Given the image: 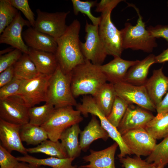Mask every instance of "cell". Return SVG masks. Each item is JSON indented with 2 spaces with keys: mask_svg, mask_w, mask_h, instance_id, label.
I'll list each match as a JSON object with an SVG mask.
<instances>
[{
  "mask_svg": "<svg viewBox=\"0 0 168 168\" xmlns=\"http://www.w3.org/2000/svg\"><path fill=\"white\" fill-rule=\"evenodd\" d=\"M80 22L75 19L68 26L63 34L56 39L58 46L55 54L61 70L65 74L69 73L85 60L80 46Z\"/></svg>",
  "mask_w": 168,
  "mask_h": 168,
  "instance_id": "1",
  "label": "cell"
},
{
  "mask_svg": "<svg viewBox=\"0 0 168 168\" xmlns=\"http://www.w3.org/2000/svg\"><path fill=\"white\" fill-rule=\"evenodd\" d=\"M122 0H101L97 4L95 11L101 12L98 32L108 55L121 57L124 50L120 30L111 19L112 11Z\"/></svg>",
  "mask_w": 168,
  "mask_h": 168,
  "instance_id": "2",
  "label": "cell"
},
{
  "mask_svg": "<svg viewBox=\"0 0 168 168\" xmlns=\"http://www.w3.org/2000/svg\"><path fill=\"white\" fill-rule=\"evenodd\" d=\"M99 66L85 59L83 63L76 66L70 72L71 89L75 98L81 95L93 96L106 82Z\"/></svg>",
  "mask_w": 168,
  "mask_h": 168,
  "instance_id": "3",
  "label": "cell"
},
{
  "mask_svg": "<svg viewBox=\"0 0 168 168\" xmlns=\"http://www.w3.org/2000/svg\"><path fill=\"white\" fill-rule=\"evenodd\" d=\"M129 5L135 10L138 18L135 26L127 22L125 24L124 28L120 30L123 48L151 53L157 46L156 39L152 37L146 28L138 8L133 5Z\"/></svg>",
  "mask_w": 168,
  "mask_h": 168,
  "instance_id": "4",
  "label": "cell"
},
{
  "mask_svg": "<svg viewBox=\"0 0 168 168\" xmlns=\"http://www.w3.org/2000/svg\"><path fill=\"white\" fill-rule=\"evenodd\" d=\"M70 73L65 74L59 64L49 81L46 103L57 108L67 106H76L77 103L71 87Z\"/></svg>",
  "mask_w": 168,
  "mask_h": 168,
  "instance_id": "5",
  "label": "cell"
},
{
  "mask_svg": "<svg viewBox=\"0 0 168 168\" xmlns=\"http://www.w3.org/2000/svg\"><path fill=\"white\" fill-rule=\"evenodd\" d=\"M81 114L79 111L74 110L72 106L55 108L48 121L40 126L46 132L49 140L57 141L65 130L82 121Z\"/></svg>",
  "mask_w": 168,
  "mask_h": 168,
  "instance_id": "6",
  "label": "cell"
},
{
  "mask_svg": "<svg viewBox=\"0 0 168 168\" xmlns=\"http://www.w3.org/2000/svg\"><path fill=\"white\" fill-rule=\"evenodd\" d=\"M76 107V110L79 111L81 114L85 117H87L88 114H90L99 118L101 126L107 133L109 137L118 145L120 151L118 155L119 158L133 154L124 142L117 128L108 121L93 96L91 95L84 96L82 99V103L78 104Z\"/></svg>",
  "mask_w": 168,
  "mask_h": 168,
  "instance_id": "7",
  "label": "cell"
},
{
  "mask_svg": "<svg viewBox=\"0 0 168 168\" xmlns=\"http://www.w3.org/2000/svg\"><path fill=\"white\" fill-rule=\"evenodd\" d=\"M51 75L40 74L31 79L23 80L17 95L29 108L47 101V93Z\"/></svg>",
  "mask_w": 168,
  "mask_h": 168,
  "instance_id": "8",
  "label": "cell"
},
{
  "mask_svg": "<svg viewBox=\"0 0 168 168\" xmlns=\"http://www.w3.org/2000/svg\"><path fill=\"white\" fill-rule=\"evenodd\" d=\"M85 31V41L80 42L82 53L86 60L94 64L101 65L108 55L99 34L98 26L86 21Z\"/></svg>",
  "mask_w": 168,
  "mask_h": 168,
  "instance_id": "9",
  "label": "cell"
},
{
  "mask_svg": "<svg viewBox=\"0 0 168 168\" xmlns=\"http://www.w3.org/2000/svg\"><path fill=\"white\" fill-rule=\"evenodd\" d=\"M37 17L34 28L56 39L65 32L68 27L66 20L70 12L49 13L36 10Z\"/></svg>",
  "mask_w": 168,
  "mask_h": 168,
  "instance_id": "10",
  "label": "cell"
},
{
  "mask_svg": "<svg viewBox=\"0 0 168 168\" xmlns=\"http://www.w3.org/2000/svg\"><path fill=\"white\" fill-rule=\"evenodd\" d=\"M29 108L18 95L0 100V119L22 125L29 123Z\"/></svg>",
  "mask_w": 168,
  "mask_h": 168,
  "instance_id": "11",
  "label": "cell"
},
{
  "mask_svg": "<svg viewBox=\"0 0 168 168\" xmlns=\"http://www.w3.org/2000/svg\"><path fill=\"white\" fill-rule=\"evenodd\" d=\"M117 96L129 105L135 104L150 111L156 107L152 102L144 85L136 86L123 81L114 84Z\"/></svg>",
  "mask_w": 168,
  "mask_h": 168,
  "instance_id": "12",
  "label": "cell"
},
{
  "mask_svg": "<svg viewBox=\"0 0 168 168\" xmlns=\"http://www.w3.org/2000/svg\"><path fill=\"white\" fill-rule=\"evenodd\" d=\"M125 144L133 154L140 157L148 156L156 145V140L145 128L130 131L122 135Z\"/></svg>",
  "mask_w": 168,
  "mask_h": 168,
  "instance_id": "13",
  "label": "cell"
},
{
  "mask_svg": "<svg viewBox=\"0 0 168 168\" xmlns=\"http://www.w3.org/2000/svg\"><path fill=\"white\" fill-rule=\"evenodd\" d=\"M25 26L30 27L27 20L23 19L19 12L11 23L4 30L0 36V43L11 45L28 54L29 47L25 43L22 37V30Z\"/></svg>",
  "mask_w": 168,
  "mask_h": 168,
  "instance_id": "14",
  "label": "cell"
},
{
  "mask_svg": "<svg viewBox=\"0 0 168 168\" xmlns=\"http://www.w3.org/2000/svg\"><path fill=\"white\" fill-rule=\"evenodd\" d=\"M149 111L139 106L129 105L117 128L122 135L127 132L145 128L154 117Z\"/></svg>",
  "mask_w": 168,
  "mask_h": 168,
  "instance_id": "15",
  "label": "cell"
},
{
  "mask_svg": "<svg viewBox=\"0 0 168 168\" xmlns=\"http://www.w3.org/2000/svg\"><path fill=\"white\" fill-rule=\"evenodd\" d=\"M21 126L0 119V139L2 145L10 152L15 151L25 155L27 152L21 138Z\"/></svg>",
  "mask_w": 168,
  "mask_h": 168,
  "instance_id": "16",
  "label": "cell"
},
{
  "mask_svg": "<svg viewBox=\"0 0 168 168\" xmlns=\"http://www.w3.org/2000/svg\"><path fill=\"white\" fill-rule=\"evenodd\" d=\"M22 37L29 48L54 54L57 50L58 45L55 39L32 27L22 33Z\"/></svg>",
  "mask_w": 168,
  "mask_h": 168,
  "instance_id": "17",
  "label": "cell"
},
{
  "mask_svg": "<svg viewBox=\"0 0 168 168\" xmlns=\"http://www.w3.org/2000/svg\"><path fill=\"white\" fill-rule=\"evenodd\" d=\"M118 147L115 142L110 146L99 151L90 150V154L82 157L87 165H83L80 168H116L114 163V156Z\"/></svg>",
  "mask_w": 168,
  "mask_h": 168,
  "instance_id": "18",
  "label": "cell"
},
{
  "mask_svg": "<svg viewBox=\"0 0 168 168\" xmlns=\"http://www.w3.org/2000/svg\"><path fill=\"white\" fill-rule=\"evenodd\" d=\"M139 61L127 60L121 57H116L109 63L99 67L107 81L114 84L124 81L129 69Z\"/></svg>",
  "mask_w": 168,
  "mask_h": 168,
  "instance_id": "19",
  "label": "cell"
},
{
  "mask_svg": "<svg viewBox=\"0 0 168 168\" xmlns=\"http://www.w3.org/2000/svg\"><path fill=\"white\" fill-rule=\"evenodd\" d=\"M163 67L154 70L145 86L148 95L155 107L162 100L168 91V77L162 71Z\"/></svg>",
  "mask_w": 168,
  "mask_h": 168,
  "instance_id": "20",
  "label": "cell"
},
{
  "mask_svg": "<svg viewBox=\"0 0 168 168\" xmlns=\"http://www.w3.org/2000/svg\"><path fill=\"white\" fill-rule=\"evenodd\" d=\"M155 56L150 54L132 66L128 71L124 81L136 86L144 85L147 79L150 67L155 63Z\"/></svg>",
  "mask_w": 168,
  "mask_h": 168,
  "instance_id": "21",
  "label": "cell"
},
{
  "mask_svg": "<svg viewBox=\"0 0 168 168\" xmlns=\"http://www.w3.org/2000/svg\"><path fill=\"white\" fill-rule=\"evenodd\" d=\"M28 54L40 74L51 75L58 65L55 55L53 53L29 48Z\"/></svg>",
  "mask_w": 168,
  "mask_h": 168,
  "instance_id": "22",
  "label": "cell"
},
{
  "mask_svg": "<svg viewBox=\"0 0 168 168\" xmlns=\"http://www.w3.org/2000/svg\"><path fill=\"white\" fill-rule=\"evenodd\" d=\"M96 117L92 115L90 121L80 133V145L83 151H86L95 140L102 139L106 141L109 137L107 133L101 126Z\"/></svg>",
  "mask_w": 168,
  "mask_h": 168,
  "instance_id": "23",
  "label": "cell"
},
{
  "mask_svg": "<svg viewBox=\"0 0 168 168\" xmlns=\"http://www.w3.org/2000/svg\"><path fill=\"white\" fill-rule=\"evenodd\" d=\"M81 131L79 124H75L65 130L60 136V142L68 157L75 158L81 152L82 150L78 140V136Z\"/></svg>",
  "mask_w": 168,
  "mask_h": 168,
  "instance_id": "24",
  "label": "cell"
},
{
  "mask_svg": "<svg viewBox=\"0 0 168 168\" xmlns=\"http://www.w3.org/2000/svg\"><path fill=\"white\" fill-rule=\"evenodd\" d=\"M19 161L27 162L35 166H48L52 168H77L76 166L72 164L74 158H60L56 157L39 159L27 154L17 157Z\"/></svg>",
  "mask_w": 168,
  "mask_h": 168,
  "instance_id": "25",
  "label": "cell"
},
{
  "mask_svg": "<svg viewBox=\"0 0 168 168\" xmlns=\"http://www.w3.org/2000/svg\"><path fill=\"white\" fill-rule=\"evenodd\" d=\"M116 96L114 84L106 82L99 89L93 97L106 117L111 111Z\"/></svg>",
  "mask_w": 168,
  "mask_h": 168,
  "instance_id": "26",
  "label": "cell"
},
{
  "mask_svg": "<svg viewBox=\"0 0 168 168\" xmlns=\"http://www.w3.org/2000/svg\"><path fill=\"white\" fill-rule=\"evenodd\" d=\"M20 135L22 142L28 145H38L48 138L47 134L41 126L28 123L21 125Z\"/></svg>",
  "mask_w": 168,
  "mask_h": 168,
  "instance_id": "27",
  "label": "cell"
},
{
  "mask_svg": "<svg viewBox=\"0 0 168 168\" xmlns=\"http://www.w3.org/2000/svg\"><path fill=\"white\" fill-rule=\"evenodd\" d=\"M147 131L156 140L168 137V112L157 113L147 124Z\"/></svg>",
  "mask_w": 168,
  "mask_h": 168,
  "instance_id": "28",
  "label": "cell"
},
{
  "mask_svg": "<svg viewBox=\"0 0 168 168\" xmlns=\"http://www.w3.org/2000/svg\"><path fill=\"white\" fill-rule=\"evenodd\" d=\"M26 151L29 153H43L51 157L60 158L68 157L65 149L59 141L47 139L36 147L26 148Z\"/></svg>",
  "mask_w": 168,
  "mask_h": 168,
  "instance_id": "29",
  "label": "cell"
},
{
  "mask_svg": "<svg viewBox=\"0 0 168 168\" xmlns=\"http://www.w3.org/2000/svg\"><path fill=\"white\" fill-rule=\"evenodd\" d=\"M13 66L15 77L22 80L31 79L40 74L26 54L23 53Z\"/></svg>",
  "mask_w": 168,
  "mask_h": 168,
  "instance_id": "30",
  "label": "cell"
},
{
  "mask_svg": "<svg viewBox=\"0 0 168 168\" xmlns=\"http://www.w3.org/2000/svg\"><path fill=\"white\" fill-rule=\"evenodd\" d=\"M55 108L53 105L47 103L40 106L29 108V123L37 126H42L48 121Z\"/></svg>",
  "mask_w": 168,
  "mask_h": 168,
  "instance_id": "31",
  "label": "cell"
},
{
  "mask_svg": "<svg viewBox=\"0 0 168 168\" xmlns=\"http://www.w3.org/2000/svg\"><path fill=\"white\" fill-rule=\"evenodd\" d=\"M145 160L156 166L164 167L168 164V137L156 144L151 153Z\"/></svg>",
  "mask_w": 168,
  "mask_h": 168,
  "instance_id": "32",
  "label": "cell"
},
{
  "mask_svg": "<svg viewBox=\"0 0 168 168\" xmlns=\"http://www.w3.org/2000/svg\"><path fill=\"white\" fill-rule=\"evenodd\" d=\"M18 12L9 0H0V35L11 23Z\"/></svg>",
  "mask_w": 168,
  "mask_h": 168,
  "instance_id": "33",
  "label": "cell"
},
{
  "mask_svg": "<svg viewBox=\"0 0 168 168\" xmlns=\"http://www.w3.org/2000/svg\"><path fill=\"white\" fill-rule=\"evenodd\" d=\"M129 105L120 97L116 96L111 111L106 117L108 121L117 128Z\"/></svg>",
  "mask_w": 168,
  "mask_h": 168,
  "instance_id": "34",
  "label": "cell"
},
{
  "mask_svg": "<svg viewBox=\"0 0 168 168\" xmlns=\"http://www.w3.org/2000/svg\"><path fill=\"white\" fill-rule=\"evenodd\" d=\"M73 13L75 15L81 12L86 15L91 21L92 24L98 26L100 20V17H96L91 13V9L96 6L97 1H81L80 0H72Z\"/></svg>",
  "mask_w": 168,
  "mask_h": 168,
  "instance_id": "35",
  "label": "cell"
},
{
  "mask_svg": "<svg viewBox=\"0 0 168 168\" xmlns=\"http://www.w3.org/2000/svg\"><path fill=\"white\" fill-rule=\"evenodd\" d=\"M23 53L15 49L10 52L0 56V73L7 68L13 66L20 59Z\"/></svg>",
  "mask_w": 168,
  "mask_h": 168,
  "instance_id": "36",
  "label": "cell"
},
{
  "mask_svg": "<svg viewBox=\"0 0 168 168\" xmlns=\"http://www.w3.org/2000/svg\"><path fill=\"white\" fill-rule=\"evenodd\" d=\"M22 80L14 76L10 82L0 87V100L17 95Z\"/></svg>",
  "mask_w": 168,
  "mask_h": 168,
  "instance_id": "37",
  "label": "cell"
},
{
  "mask_svg": "<svg viewBox=\"0 0 168 168\" xmlns=\"http://www.w3.org/2000/svg\"><path fill=\"white\" fill-rule=\"evenodd\" d=\"M12 5L22 12L31 26L34 28L35 20V15L30 8L27 0H9Z\"/></svg>",
  "mask_w": 168,
  "mask_h": 168,
  "instance_id": "38",
  "label": "cell"
},
{
  "mask_svg": "<svg viewBox=\"0 0 168 168\" xmlns=\"http://www.w3.org/2000/svg\"><path fill=\"white\" fill-rule=\"evenodd\" d=\"M119 162L124 168H151L154 164L150 163L140 157L132 158L127 156L119 158Z\"/></svg>",
  "mask_w": 168,
  "mask_h": 168,
  "instance_id": "39",
  "label": "cell"
},
{
  "mask_svg": "<svg viewBox=\"0 0 168 168\" xmlns=\"http://www.w3.org/2000/svg\"><path fill=\"white\" fill-rule=\"evenodd\" d=\"M7 150L0 144L1 168H15L19 164L17 157L13 156Z\"/></svg>",
  "mask_w": 168,
  "mask_h": 168,
  "instance_id": "40",
  "label": "cell"
},
{
  "mask_svg": "<svg viewBox=\"0 0 168 168\" xmlns=\"http://www.w3.org/2000/svg\"><path fill=\"white\" fill-rule=\"evenodd\" d=\"M147 29L154 38H161L165 39L168 45V25H158L155 26H150Z\"/></svg>",
  "mask_w": 168,
  "mask_h": 168,
  "instance_id": "41",
  "label": "cell"
},
{
  "mask_svg": "<svg viewBox=\"0 0 168 168\" xmlns=\"http://www.w3.org/2000/svg\"><path fill=\"white\" fill-rule=\"evenodd\" d=\"M15 76L13 66H12L0 73V88L10 82Z\"/></svg>",
  "mask_w": 168,
  "mask_h": 168,
  "instance_id": "42",
  "label": "cell"
},
{
  "mask_svg": "<svg viewBox=\"0 0 168 168\" xmlns=\"http://www.w3.org/2000/svg\"><path fill=\"white\" fill-rule=\"evenodd\" d=\"M157 113H163L168 112V92L161 102L156 106Z\"/></svg>",
  "mask_w": 168,
  "mask_h": 168,
  "instance_id": "43",
  "label": "cell"
},
{
  "mask_svg": "<svg viewBox=\"0 0 168 168\" xmlns=\"http://www.w3.org/2000/svg\"><path fill=\"white\" fill-rule=\"evenodd\" d=\"M155 63H161L168 62V48L164 50L155 58Z\"/></svg>",
  "mask_w": 168,
  "mask_h": 168,
  "instance_id": "44",
  "label": "cell"
},
{
  "mask_svg": "<svg viewBox=\"0 0 168 168\" xmlns=\"http://www.w3.org/2000/svg\"><path fill=\"white\" fill-rule=\"evenodd\" d=\"M15 168H42L40 166H35L25 162H19L18 165Z\"/></svg>",
  "mask_w": 168,
  "mask_h": 168,
  "instance_id": "45",
  "label": "cell"
},
{
  "mask_svg": "<svg viewBox=\"0 0 168 168\" xmlns=\"http://www.w3.org/2000/svg\"><path fill=\"white\" fill-rule=\"evenodd\" d=\"M13 50V49H12V48H9L1 50L0 51V56L7 54L12 51Z\"/></svg>",
  "mask_w": 168,
  "mask_h": 168,
  "instance_id": "46",
  "label": "cell"
},
{
  "mask_svg": "<svg viewBox=\"0 0 168 168\" xmlns=\"http://www.w3.org/2000/svg\"><path fill=\"white\" fill-rule=\"evenodd\" d=\"M151 168H164L161 166H156L154 165Z\"/></svg>",
  "mask_w": 168,
  "mask_h": 168,
  "instance_id": "47",
  "label": "cell"
},
{
  "mask_svg": "<svg viewBox=\"0 0 168 168\" xmlns=\"http://www.w3.org/2000/svg\"><path fill=\"white\" fill-rule=\"evenodd\" d=\"M167 7H168V1L167 2Z\"/></svg>",
  "mask_w": 168,
  "mask_h": 168,
  "instance_id": "48",
  "label": "cell"
},
{
  "mask_svg": "<svg viewBox=\"0 0 168 168\" xmlns=\"http://www.w3.org/2000/svg\"><path fill=\"white\" fill-rule=\"evenodd\" d=\"M42 168H45L44 167H41Z\"/></svg>",
  "mask_w": 168,
  "mask_h": 168,
  "instance_id": "49",
  "label": "cell"
}]
</instances>
